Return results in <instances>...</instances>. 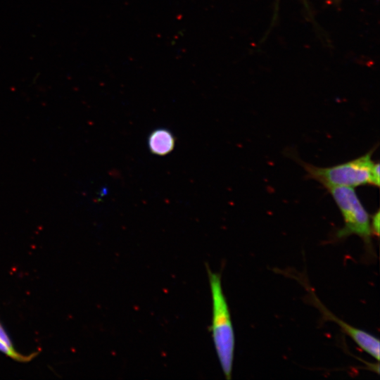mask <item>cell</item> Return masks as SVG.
Listing matches in <instances>:
<instances>
[{"instance_id":"obj_1","label":"cell","mask_w":380,"mask_h":380,"mask_svg":"<svg viewBox=\"0 0 380 380\" xmlns=\"http://www.w3.org/2000/svg\"><path fill=\"white\" fill-rule=\"evenodd\" d=\"M212 300L210 331L215 352L227 379L232 376L235 350V335L221 276L207 266Z\"/></svg>"},{"instance_id":"obj_2","label":"cell","mask_w":380,"mask_h":380,"mask_svg":"<svg viewBox=\"0 0 380 380\" xmlns=\"http://www.w3.org/2000/svg\"><path fill=\"white\" fill-rule=\"evenodd\" d=\"M376 146L364 155L336 165L321 167L296 159L306 172V177L318 182L326 189L334 187H352L371 185L379 187L373 169L374 162L372 159Z\"/></svg>"},{"instance_id":"obj_3","label":"cell","mask_w":380,"mask_h":380,"mask_svg":"<svg viewBox=\"0 0 380 380\" xmlns=\"http://www.w3.org/2000/svg\"><path fill=\"white\" fill-rule=\"evenodd\" d=\"M338 208L344 222L335 234L338 239L358 236L369 251L372 248L371 217L361 203L354 188L334 187L327 189Z\"/></svg>"},{"instance_id":"obj_4","label":"cell","mask_w":380,"mask_h":380,"mask_svg":"<svg viewBox=\"0 0 380 380\" xmlns=\"http://www.w3.org/2000/svg\"><path fill=\"white\" fill-rule=\"evenodd\" d=\"M312 303L319 310L324 319L331 320L336 323L342 331L348 336L363 351L370 356L379 360V340L372 334L357 329L341 319L336 317L329 311L315 296V294L310 293Z\"/></svg>"},{"instance_id":"obj_5","label":"cell","mask_w":380,"mask_h":380,"mask_svg":"<svg viewBox=\"0 0 380 380\" xmlns=\"http://www.w3.org/2000/svg\"><path fill=\"white\" fill-rule=\"evenodd\" d=\"M148 144L152 153L157 156H165L174 149L175 138L170 130L159 128L149 134Z\"/></svg>"},{"instance_id":"obj_6","label":"cell","mask_w":380,"mask_h":380,"mask_svg":"<svg viewBox=\"0 0 380 380\" xmlns=\"http://www.w3.org/2000/svg\"><path fill=\"white\" fill-rule=\"evenodd\" d=\"M0 352L4 353L5 355L11 357V358L16 360L20 362L29 361L32 359V356H25L18 353L15 350L11 349L6 344L0 341Z\"/></svg>"},{"instance_id":"obj_7","label":"cell","mask_w":380,"mask_h":380,"mask_svg":"<svg viewBox=\"0 0 380 380\" xmlns=\"http://www.w3.org/2000/svg\"><path fill=\"white\" fill-rule=\"evenodd\" d=\"M380 212L379 210H377V211L371 217V229L372 235H375L376 236H379V219H380Z\"/></svg>"},{"instance_id":"obj_8","label":"cell","mask_w":380,"mask_h":380,"mask_svg":"<svg viewBox=\"0 0 380 380\" xmlns=\"http://www.w3.org/2000/svg\"><path fill=\"white\" fill-rule=\"evenodd\" d=\"M0 341L6 344L11 349L15 350L12 344L11 340L8 337L7 333L4 330L1 324L0 323Z\"/></svg>"}]
</instances>
